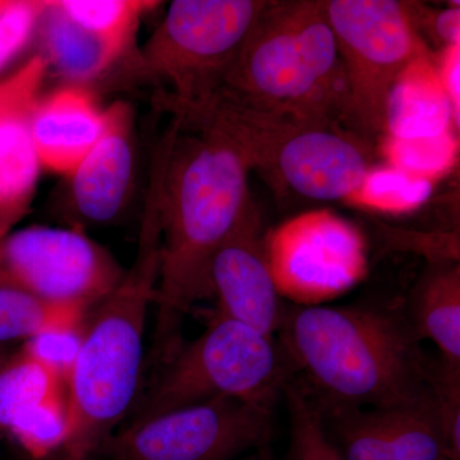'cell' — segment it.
Masks as SVG:
<instances>
[{
    "label": "cell",
    "mask_w": 460,
    "mask_h": 460,
    "mask_svg": "<svg viewBox=\"0 0 460 460\" xmlns=\"http://www.w3.org/2000/svg\"><path fill=\"white\" fill-rule=\"evenodd\" d=\"M11 356H12V354L5 352V350L3 349L2 347H0V367H2V366L4 365V363L8 361V358Z\"/></svg>",
    "instance_id": "cell-32"
},
{
    "label": "cell",
    "mask_w": 460,
    "mask_h": 460,
    "mask_svg": "<svg viewBox=\"0 0 460 460\" xmlns=\"http://www.w3.org/2000/svg\"><path fill=\"white\" fill-rule=\"evenodd\" d=\"M83 329L56 330L48 332L23 343L22 349L57 372L68 385L78 350H80Z\"/></svg>",
    "instance_id": "cell-28"
},
{
    "label": "cell",
    "mask_w": 460,
    "mask_h": 460,
    "mask_svg": "<svg viewBox=\"0 0 460 460\" xmlns=\"http://www.w3.org/2000/svg\"><path fill=\"white\" fill-rule=\"evenodd\" d=\"M438 60V75L445 93L452 105L454 124L459 131L460 126V45L441 49Z\"/></svg>",
    "instance_id": "cell-30"
},
{
    "label": "cell",
    "mask_w": 460,
    "mask_h": 460,
    "mask_svg": "<svg viewBox=\"0 0 460 460\" xmlns=\"http://www.w3.org/2000/svg\"><path fill=\"white\" fill-rule=\"evenodd\" d=\"M261 211L251 199L211 266L217 313L275 338L284 305L269 262Z\"/></svg>",
    "instance_id": "cell-12"
},
{
    "label": "cell",
    "mask_w": 460,
    "mask_h": 460,
    "mask_svg": "<svg viewBox=\"0 0 460 460\" xmlns=\"http://www.w3.org/2000/svg\"><path fill=\"white\" fill-rule=\"evenodd\" d=\"M217 87L263 111L350 129L326 0H268Z\"/></svg>",
    "instance_id": "cell-4"
},
{
    "label": "cell",
    "mask_w": 460,
    "mask_h": 460,
    "mask_svg": "<svg viewBox=\"0 0 460 460\" xmlns=\"http://www.w3.org/2000/svg\"><path fill=\"white\" fill-rule=\"evenodd\" d=\"M289 416V445L284 460H343L330 441L316 401L301 381L284 389Z\"/></svg>",
    "instance_id": "cell-24"
},
{
    "label": "cell",
    "mask_w": 460,
    "mask_h": 460,
    "mask_svg": "<svg viewBox=\"0 0 460 460\" xmlns=\"http://www.w3.org/2000/svg\"><path fill=\"white\" fill-rule=\"evenodd\" d=\"M154 157L162 250L150 358L159 370L183 344L181 329L190 308L214 296V257L251 196L246 162L210 127L172 117Z\"/></svg>",
    "instance_id": "cell-1"
},
{
    "label": "cell",
    "mask_w": 460,
    "mask_h": 460,
    "mask_svg": "<svg viewBox=\"0 0 460 460\" xmlns=\"http://www.w3.org/2000/svg\"><path fill=\"white\" fill-rule=\"evenodd\" d=\"M268 0H174L138 56V71L164 84L163 111L220 86Z\"/></svg>",
    "instance_id": "cell-7"
},
{
    "label": "cell",
    "mask_w": 460,
    "mask_h": 460,
    "mask_svg": "<svg viewBox=\"0 0 460 460\" xmlns=\"http://www.w3.org/2000/svg\"><path fill=\"white\" fill-rule=\"evenodd\" d=\"M252 460H271L270 456H269V452L265 453H257L255 456H252Z\"/></svg>",
    "instance_id": "cell-33"
},
{
    "label": "cell",
    "mask_w": 460,
    "mask_h": 460,
    "mask_svg": "<svg viewBox=\"0 0 460 460\" xmlns=\"http://www.w3.org/2000/svg\"><path fill=\"white\" fill-rule=\"evenodd\" d=\"M104 127L105 109L83 84L62 87L39 99L31 135L40 168L71 177Z\"/></svg>",
    "instance_id": "cell-16"
},
{
    "label": "cell",
    "mask_w": 460,
    "mask_h": 460,
    "mask_svg": "<svg viewBox=\"0 0 460 460\" xmlns=\"http://www.w3.org/2000/svg\"><path fill=\"white\" fill-rule=\"evenodd\" d=\"M9 2H11V0H0V14L8 7Z\"/></svg>",
    "instance_id": "cell-34"
},
{
    "label": "cell",
    "mask_w": 460,
    "mask_h": 460,
    "mask_svg": "<svg viewBox=\"0 0 460 460\" xmlns=\"http://www.w3.org/2000/svg\"><path fill=\"white\" fill-rule=\"evenodd\" d=\"M39 25L45 59L75 84L98 77L120 57L111 45L66 16L57 2H48Z\"/></svg>",
    "instance_id": "cell-19"
},
{
    "label": "cell",
    "mask_w": 460,
    "mask_h": 460,
    "mask_svg": "<svg viewBox=\"0 0 460 460\" xmlns=\"http://www.w3.org/2000/svg\"><path fill=\"white\" fill-rule=\"evenodd\" d=\"M275 402L220 398L127 425L93 456L107 460H237L268 452Z\"/></svg>",
    "instance_id": "cell-9"
},
{
    "label": "cell",
    "mask_w": 460,
    "mask_h": 460,
    "mask_svg": "<svg viewBox=\"0 0 460 460\" xmlns=\"http://www.w3.org/2000/svg\"><path fill=\"white\" fill-rule=\"evenodd\" d=\"M454 131L452 105L431 53L414 59L396 78L386 104L385 136L395 138L438 137Z\"/></svg>",
    "instance_id": "cell-17"
},
{
    "label": "cell",
    "mask_w": 460,
    "mask_h": 460,
    "mask_svg": "<svg viewBox=\"0 0 460 460\" xmlns=\"http://www.w3.org/2000/svg\"><path fill=\"white\" fill-rule=\"evenodd\" d=\"M48 68L36 56L0 83V238L26 217L35 196L40 164L31 118Z\"/></svg>",
    "instance_id": "cell-14"
},
{
    "label": "cell",
    "mask_w": 460,
    "mask_h": 460,
    "mask_svg": "<svg viewBox=\"0 0 460 460\" xmlns=\"http://www.w3.org/2000/svg\"><path fill=\"white\" fill-rule=\"evenodd\" d=\"M77 25L98 36L122 56L145 12L157 7L146 0H56Z\"/></svg>",
    "instance_id": "cell-22"
},
{
    "label": "cell",
    "mask_w": 460,
    "mask_h": 460,
    "mask_svg": "<svg viewBox=\"0 0 460 460\" xmlns=\"http://www.w3.org/2000/svg\"><path fill=\"white\" fill-rule=\"evenodd\" d=\"M90 311L0 288V344L25 343L44 332L81 328Z\"/></svg>",
    "instance_id": "cell-20"
},
{
    "label": "cell",
    "mask_w": 460,
    "mask_h": 460,
    "mask_svg": "<svg viewBox=\"0 0 460 460\" xmlns=\"http://www.w3.org/2000/svg\"><path fill=\"white\" fill-rule=\"evenodd\" d=\"M132 133L131 105L115 102L105 108L104 131L69 177L75 213L84 222L109 223L122 211L132 181Z\"/></svg>",
    "instance_id": "cell-15"
},
{
    "label": "cell",
    "mask_w": 460,
    "mask_h": 460,
    "mask_svg": "<svg viewBox=\"0 0 460 460\" xmlns=\"http://www.w3.org/2000/svg\"><path fill=\"white\" fill-rule=\"evenodd\" d=\"M33 460L62 449L68 434V393L53 396L21 411L7 431Z\"/></svg>",
    "instance_id": "cell-26"
},
{
    "label": "cell",
    "mask_w": 460,
    "mask_h": 460,
    "mask_svg": "<svg viewBox=\"0 0 460 460\" xmlns=\"http://www.w3.org/2000/svg\"><path fill=\"white\" fill-rule=\"evenodd\" d=\"M434 184L392 165L371 166L347 202L383 213H407L428 201Z\"/></svg>",
    "instance_id": "cell-23"
},
{
    "label": "cell",
    "mask_w": 460,
    "mask_h": 460,
    "mask_svg": "<svg viewBox=\"0 0 460 460\" xmlns=\"http://www.w3.org/2000/svg\"><path fill=\"white\" fill-rule=\"evenodd\" d=\"M65 393L66 381L21 348L0 367V431L21 411Z\"/></svg>",
    "instance_id": "cell-21"
},
{
    "label": "cell",
    "mask_w": 460,
    "mask_h": 460,
    "mask_svg": "<svg viewBox=\"0 0 460 460\" xmlns=\"http://www.w3.org/2000/svg\"><path fill=\"white\" fill-rule=\"evenodd\" d=\"M222 133L250 171L278 192L319 201H347L371 169V145L338 123L311 122L248 105L217 87L168 111Z\"/></svg>",
    "instance_id": "cell-5"
},
{
    "label": "cell",
    "mask_w": 460,
    "mask_h": 460,
    "mask_svg": "<svg viewBox=\"0 0 460 460\" xmlns=\"http://www.w3.org/2000/svg\"><path fill=\"white\" fill-rule=\"evenodd\" d=\"M280 344L317 401L359 408L407 404L434 389L404 314L374 305L284 307Z\"/></svg>",
    "instance_id": "cell-2"
},
{
    "label": "cell",
    "mask_w": 460,
    "mask_h": 460,
    "mask_svg": "<svg viewBox=\"0 0 460 460\" xmlns=\"http://www.w3.org/2000/svg\"><path fill=\"white\" fill-rule=\"evenodd\" d=\"M314 401L323 429L343 460H450L435 387L419 401L395 407Z\"/></svg>",
    "instance_id": "cell-11"
},
{
    "label": "cell",
    "mask_w": 460,
    "mask_h": 460,
    "mask_svg": "<svg viewBox=\"0 0 460 460\" xmlns=\"http://www.w3.org/2000/svg\"><path fill=\"white\" fill-rule=\"evenodd\" d=\"M295 375L279 341L215 311L204 332L159 368L127 425L214 399L277 402Z\"/></svg>",
    "instance_id": "cell-6"
},
{
    "label": "cell",
    "mask_w": 460,
    "mask_h": 460,
    "mask_svg": "<svg viewBox=\"0 0 460 460\" xmlns=\"http://www.w3.org/2000/svg\"><path fill=\"white\" fill-rule=\"evenodd\" d=\"M348 91V120L365 140L386 133V104L399 75L429 51L413 2L326 0Z\"/></svg>",
    "instance_id": "cell-8"
},
{
    "label": "cell",
    "mask_w": 460,
    "mask_h": 460,
    "mask_svg": "<svg viewBox=\"0 0 460 460\" xmlns=\"http://www.w3.org/2000/svg\"><path fill=\"white\" fill-rule=\"evenodd\" d=\"M413 16L419 31L431 36L441 49L452 45H460V7L450 5L445 9H432L413 2Z\"/></svg>",
    "instance_id": "cell-29"
},
{
    "label": "cell",
    "mask_w": 460,
    "mask_h": 460,
    "mask_svg": "<svg viewBox=\"0 0 460 460\" xmlns=\"http://www.w3.org/2000/svg\"><path fill=\"white\" fill-rule=\"evenodd\" d=\"M387 165L431 181L447 174L458 160L459 138L450 131L438 137H381Z\"/></svg>",
    "instance_id": "cell-25"
},
{
    "label": "cell",
    "mask_w": 460,
    "mask_h": 460,
    "mask_svg": "<svg viewBox=\"0 0 460 460\" xmlns=\"http://www.w3.org/2000/svg\"><path fill=\"white\" fill-rule=\"evenodd\" d=\"M420 341H432L441 363L460 370V266L456 259L436 260L411 292L404 314Z\"/></svg>",
    "instance_id": "cell-18"
},
{
    "label": "cell",
    "mask_w": 460,
    "mask_h": 460,
    "mask_svg": "<svg viewBox=\"0 0 460 460\" xmlns=\"http://www.w3.org/2000/svg\"><path fill=\"white\" fill-rule=\"evenodd\" d=\"M40 460H96L95 456H74V454H69L63 452V450H58L57 453L51 454V456H47V458Z\"/></svg>",
    "instance_id": "cell-31"
},
{
    "label": "cell",
    "mask_w": 460,
    "mask_h": 460,
    "mask_svg": "<svg viewBox=\"0 0 460 460\" xmlns=\"http://www.w3.org/2000/svg\"><path fill=\"white\" fill-rule=\"evenodd\" d=\"M160 250L159 171L153 164L135 260L84 323L68 378V434L63 452L93 456L135 408L145 366L148 308L155 304L159 283Z\"/></svg>",
    "instance_id": "cell-3"
},
{
    "label": "cell",
    "mask_w": 460,
    "mask_h": 460,
    "mask_svg": "<svg viewBox=\"0 0 460 460\" xmlns=\"http://www.w3.org/2000/svg\"><path fill=\"white\" fill-rule=\"evenodd\" d=\"M266 247L278 288H338L362 269L358 233L328 210L299 215L268 233Z\"/></svg>",
    "instance_id": "cell-13"
},
{
    "label": "cell",
    "mask_w": 460,
    "mask_h": 460,
    "mask_svg": "<svg viewBox=\"0 0 460 460\" xmlns=\"http://www.w3.org/2000/svg\"><path fill=\"white\" fill-rule=\"evenodd\" d=\"M123 275L107 248L75 226H29L0 238L3 289L93 310Z\"/></svg>",
    "instance_id": "cell-10"
},
{
    "label": "cell",
    "mask_w": 460,
    "mask_h": 460,
    "mask_svg": "<svg viewBox=\"0 0 460 460\" xmlns=\"http://www.w3.org/2000/svg\"><path fill=\"white\" fill-rule=\"evenodd\" d=\"M47 5L42 0L9 2L0 14V68L25 47Z\"/></svg>",
    "instance_id": "cell-27"
}]
</instances>
